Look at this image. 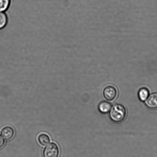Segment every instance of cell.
I'll return each instance as SVG.
<instances>
[{
  "instance_id": "cell-5",
  "label": "cell",
  "mask_w": 157,
  "mask_h": 157,
  "mask_svg": "<svg viewBox=\"0 0 157 157\" xmlns=\"http://www.w3.org/2000/svg\"><path fill=\"white\" fill-rule=\"evenodd\" d=\"M1 135L5 140H7L11 139L14 134V130L10 126H6L2 129L1 132Z\"/></svg>"
},
{
  "instance_id": "cell-11",
  "label": "cell",
  "mask_w": 157,
  "mask_h": 157,
  "mask_svg": "<svg viewBox=\"0 0 157 157\" xmlns=\"http://www.w3.org/2000/svg\"><path fill=\"white\" fill-rule=\"evenodd\" d=\"M5 144V140L0 135V149L3 147Z\"/></svg>"
},
{
  "instance_id": "cell-9",
  "label": "cell",
  "mask_w": 157,
  "mask_h": 157,
  "mask_svg": "<svg viewBox=\"0 0 157 157\" xmlns=\"http://www.w3.org/2000/svg\"><path fill=\"white\" fill-rule=\"evenodd\" d=\"M149 90L146 88H141L139 91L138 97L141 101H145L149 97Z\"/></svg>"
},
{
  "instance_id": "cell-7",
  "label": "cell",
  "mask_w": 157,
  "mask_h": 157,
  "mask_svg": "<svg viewBox=\"0 0 157 157\" xmlns=\"http://www.w3.org/2000/svg\"><path fill=\"white\" fill-rule=\"evenodd\" d=\"M6 13L0 12V30L5 28L8 23V16Z\"/></svg>"
},
{
  "instance_id": "cell-4",
  "label": "cell",
  "mask_w": 157,
  "mask_h": 157,
  "mask_svg": "<svg viewBox=\"0 0 157 157\" xmlns=\"http://www.w3.org/2000/svg\"><path fill=\"white\" fill-rule=\"evenodd\" d=\"M146 105L151 109H157V92L152 93L145 102Z\"/></svg>"
},
{
  "instance_id": "cell-10",
  "label": "cell",
  "mask_w": 157,
  "mask_h": 157,
  "mask_svg": "<svg viewBox=\"0 0 157 157\" xmlns=\"http://www.w3.org/2000/svg\"><path fill=\"white\" fill-rule=\"evenodd\" d=\"M39 143L43 146H46L50 143L49 137L45 134H41L38 137Z\"/></svg>"
},
{
  "instance_id": "cell-6",
  "label": "cell",
  "mask_w": 157,
  "mask_h": 157,
  "mask_svg": "<svg viewBox=\"0 0 157 157\" xmlns=\"http://www.w3.org/2000/svg\"><path fill=\"white\" fill-rule=\"evenodd\" d=\"M112 108V105L109 102L103 101L98 105V109L101 113L105 114L109 113Z\"/></svg>"
},
{
  "instance_id": "cell-2",
  "label": "cell",
  "mask_w": 157,
  "mask_h": 157,
  "mask_svg": "<svg viewBox=\"0 0 157 157\" xmlns=\"http://www.w3.org/2000/svg\"><path fill=\"white\" fill-rule=\"evenodd\" d=\"M59 150L55 143H52L46 146L43 152V157H59Z\"/></svg>"
},
{
  "instance_id": "cell-3",
  "label": "cell",
  "mask_w": 157,
  "mask_h": 157,
  "mask_svg": "<svg viewBox=\"0 0 157 157\" xmlns=\"http://www.w3.org/2000/svg\"><path fill=\"white\" fill-rule=\"evenodd\" d=\"M104 97L109 101H112L117 97V91L115 87L111 85L106 86L103 91Z\"/></svg>"
},
{
  "instance_id": "cell-1",
  "label": "cell",
  "mask_w": 157,
  "mask_h": 157,
  "mask_svg": "<svg viewBox=\"0 0 157 157\" xmlns=\"http://www.w3.org/2000/svg\"><path fill=\"white\" fill-rule=\"evenodd\" d=\"M109 117L111 120L116 123H120L124 121L126 116L125 108L120 104H116L109 111Z\"/></svg>"
},
{
  "instance_id": "cell-8",
  "label": "cell",
  "mask_w": 157,
  "mask_h": 157,
  "mask_svg": "<svg viewBox=\"0 0 157 157\" xmlns=\"http://www.w3.org/2000/svg\"><path fill=\"white\" fill-rule=\"evenodd\" d=\"M12 0H0V12H6L11 6Z\"/></svg>"
}]
</instances>
